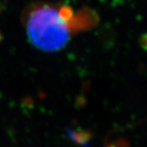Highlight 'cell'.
<instances>
[{"instance_id":"obj_1","label":"cell","mask_w":147,"mask_h":147,"mask_svg":"<svg viewBox=\"0 0 147 147\" xmlns=\"http://www.w3.org/2000/svg\"><path fill=\"white\" fill-rule=\"evenodd\" d=\"M68 8H59L51 4L35 5L26 16V32L34 47L44 52H57L70 41Z\"/></svg>"}]
</instances>
